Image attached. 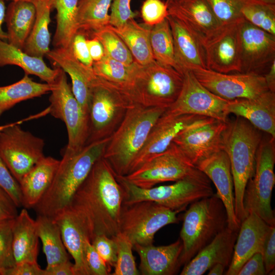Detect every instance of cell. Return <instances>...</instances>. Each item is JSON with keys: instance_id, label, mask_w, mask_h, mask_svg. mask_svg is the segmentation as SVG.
Returning <instances> with one entry per match:
<instances>
[{"instance_id": "obj_9", "label": "cell", "mask_w": 275, "mask_h": 275, "mask_svg": "<svg viewBox=\"0 0 275 275\" xmlns=\"http://www.w3.org/2000/svg\"><path fill=\"white\" fill-rule=\"evenodd\" d=\"M133 104L123 92L96 77L91 87L87 145L111 136Z\"/></svg>"}, {"instance_id": "obj_42", "label": "cell", "mask_w": 275, "mask_h": 275, "mask_svg": "<svg viewBox=\"0 0 275 275\" xmlns=\"http://www.w3.org/2000/svg\"><path fill=\"white\" fill-rule=\"evenodd\" d=\"M91 37L99 40L106 56L126 65H130L134 62L125 43L108 27L93 33Z\"/></svg>"}, {"instance_id": "obj_18", "label": "cell", "mask_w": 275, "mask_h": 275, "mask_svg": "<svg viewBox=\"0 0 275 275\" xmlns=\"http://www.w3.org/2000/svg\"><path fill=\"white\" fill-rule=\"evenodd\" d=\"M227 122L208 118L181 131L173 142L196 167L206 158L223 150Z\"/></svg>"}, {"instance_id": "obj_38", "label": "cell", "mask_w": 275, "mask_h": 275, "mask_svg": "<svg viewBox=\"0 0 275 275\" xmlns=\"http://www.w3.org/2000/svg\"><path fill=\"white\" fill-rule=\"evenodd\" d=\"M113 0H79L77 32L90 35L109 25L108 10Z\"/></svg>"}, {"instance_id": "obj_19", "label": "cell", "mask_w": 275, "mask_h": 275, "mask_svg": "<svg viewBox=\"0 0 275 275\" xmlns=\"http://www.w3.org/2000/svg\"><path fill=\"white\" fill-rule=\"evenodd\" d=\"M240 73L264 75L275 60V36L246 21L239 23Z\"/></svg>"}, {"instance_id": "obj_61", "label": "cell", "mask_w": 275, "mask_h": 275, "mask_svg": "<svg viewBox=\"0 0 275 275\" xmlns=\"http://www.w3.org/2000/svg\"><path fill=\"white\" fill-rule=\"evenodd\" d=\"M258 2H263L270 4H275V0H255Z\"/></svg>"}, {"instance_id": "obj_4", "label": "cell", "mask_w": 275, "mask_h": 275, "mask_svg": "<svg viewBox=\"0 0 275 275\" xmlns=\"http://www.w3.org/2000/svg\"><path fill=\"white\" fill-rule=\"evenodd\" d=\"M262 139L260 130L248 120L237 116L227 122L223 137V150L227 154L233 177L235 211L240 223L245 217L243 198L246 185L253 176L255 158Z\"/></svg>"}, {"instance_id": "obj_20", "label": "cell", "mask_w": 275, "mask_h": 275, "mask_svg": "<svg viewBox=\"0 0 275 275\" xmlns=\"http://www.w3.org/2000/svg\"><path fill=\"white\" fill-rule=\"evenodd\" d=\"M196 167L214 184L217 190L216 194L226 209L227 227L239 231L240 223L235 214L233 180L227 153L220 150L201 161Z\"/></svg>"}, {"instance_id": "obj_58", "label": "cell", "mask_w": 275, "mask_h": 275, "mask_svg": "<svg viewBox=\"0 0 275 275\" xmlns=\"http://www.w3.org/2000/svg\"><path fill=\"white\" fill-rule=\"evenodd\" d=\"M263 76L268 90L275 93V60Z\"/></svg>"}, {"instance_id": "obj_50", "label": "cell", "mask_w": 275, "mask_h": 275, "mask_svg": "<svg viewBox=\"0 0 275 275\" xmlns=\"http://www.w3.org/2000/svg\"><path fill=\"white\" fill-rule=\"evenodd\" d=\"M84 253L90 275L110 274L111 270L95 250L89 239H87L85 242Z\"/></svg>"}, {"instance_id": "obj_46", "label": "cell", "mask_w": 275, "mask_h": 275, "mask_svg": "<svg viewBox=\"0 0 275 275\" xmlns=\"http://www.w3.org/2000/svg\"><path fill=\"white\" fill-rule=\"evenodd\" d=\"M141 12L145 25L151 27L163 21L169 15L168 5L161 0H145Z\"/></svg>"}, {"instance_id": "obj_56", "label": "cell", "mask_w": 275, "mask_h": 275, "mask_svg": "<svg viewBox=\"0 0 275 275\" xmlns=\"http://www.w3.org/2000/svg\"><path fill=\"white\" fill-rule=\"evenodd\" d=\"M87 44L90 55L93 62L101 60L104 56V51L99 40L95 37H91L87 39Z\"/></svg>"}, {"instance_id": "obj_24", "label": "cell", "mask_w": 275, "mask_h": 275, "mask_svg": "<svg viewBox=\"0 0 275 275\" xmlns=\"http://www.w3.org/2000/svg\"><path fill=\"white\" fill-rule=\"evenodd\" d=\"M46 56L69 75L73 94L83 111L89 115L91 87L96 77L92 68L80 62L74 56L71 47L54 48Z\"/></svg>"}, {"instance_id": "obj_14", "label": "cell", "mask_w": 275, "mask_h": 275, "mask_svg": "<svg viewBox=\"0 0 275 275\" xmlns=\"http://www.w3.org/2000/svg\"><path fill=\"white\" fill-rule=\"evenodd\" d=\"M183 79L178 97L166 112L176 115L192 114L224 122L228 121V100L209 91L190 70L183 72Z\"/></svg>"}, {"instance_id": "obj_16", "label": "cell", "mask_w": 275, "mask_h": 275, "mask_svg": "<svg viewBox=\"0 0 275 275\" xmlns=\"http://www.w3.org/2000/svg\"><path fill=\"white\" fill-rule=\"evenodd\" d=\"M190 71L209 91L228 101L253 98L268 91L263 75L246 73H223L206 68H195Z\"/></svg>"}, {"instance_id": "obj_48", "label": "cell", "mask_w": 275, "mask_h": 275, "mask_svg": "<svg viewBox=\"0 0 275 275\" xmlns=\"http://www.w3.org/2000/svg\"><path fill=\"white\" fill-rule=\"evenodd\" d=\"M0 187L10 196L18 207L22 206V196L19 184L1 156Z\"/></svg>"}, {"instance_id": "obj_52", "label": "cell", "mask_w": 275, "mask_h": 275, "mask_svg": "<svg viewBox=\"0 0 275 275\" xmlns=\"http://www.w3.org/2000/svg\"><path fill=\"white\" fill-rule=\"evenodd\" d=\"M262 254L266 274L274 270L275 225L270 226L263 244Z\"/></svg>"}, {"instance_id": "obj_29", "label": "cell", "mask_w": 275, "mask_h": 275, "mask_svg": "<svg viewBox=\"0 0 275 275\" xmlns=\"http://www.w3.org/2000/svg\"><path fill=\"white\" fill-rule=\"evenodd\" d=\"M169 15L188 24L204 37L221 24L205 0H183L178 3L168 0Z\"/></svg>"}, {"instance_id": "obj_39", "label": "cell", "mask_w": 275, "mask_h": 275, "mask_svg": "<svg viewBox=\"0 0 275 275\" xmlns=\"http://www.w3.org/2000/svg\"><path fill=\"white\" fill-rule=\"evenodd\" d=\"M139 64L134 62L125 65L104 54L103 58L94 62L92 69L102 81L125 92L129 87Z\"/></svg>"}, {"instance_id": "obj_12", "label": "cell", "mask_w": 275, "mask_h": 275, "mask_svg": "<svg viewBox=\"0 0 275 275\" xmlns=\"http://www.w3.org/2000/svg\"><path fill=\"white\" fill-rule=\"evenodd\" d=\"M42 113L22 121L10 123L0 132V156L19 183L23 176L44 157V140L22 129L19 124L24 121L41 117Z\"/></svg>"}, {"instance_id": "obj_51", "label": "cell", "mask_w": 275, "mask_h": 275, "mask_svg": "<svg viewBox=\"0 0 275 275\" xmlns=\"http://www.w3.org/2000/svg\"><path fill=\"white\" fill-rule=\"evenodd\" d=\"M70 47L74 56L80 62L92 68L94 62L90 55L87 38L84 33L77 32L73 38Z\"/></svg>"}, {"instance_id": "obj_43", "label": "cell", "mask_w": 275, "mask_h": 275, "mask_svg": "<svg viewBox=\"0 0 275 275\" xmlns=\"http://www.w3.org/2000/svg\"><path fill=\"white\" fill-rule=\"evenodd\" d=\"M117 244V258L113 275H139L140 272L132 254L133 244L123 234L115 236Z\"/></svg>"}, {"instance_id": "obj_32", "label": "cell", "mask_w": 275, "mask_h": 275, "mask_svg": "<svg viewBox=\"0 0 275 275\" xmlns=\"http://www.w3.org/2000/svg\"><path fill=\"white\" fill-rule=\"evenodd\" d=\"M36 17V8L32 2L12 1L6 13L7 42L23 49Z\"/></svg>"}, {"instance_id": "obj_3", "label": "cell", "mask_w": 275, "mask_h": 275, "mask_svg": "<svg viewBox=\"0 0 275 275\" xmlns=\"http://www.w3.org/2000/svg\"><path fill=\"white\" fill-rule=\"evenodd\" d=\"M167 108L133 104L111 136L103 157L116 176L127 175L149 131Z\"/></svg>"}, {"instance_id": "obj_45", "label": "cell", "mask_w": 275, "mask_h": 275, "mask_svg": "<svg viewBox=\"0 0 275 275\" xmlns=\"http://www.w3.org/2000/svg\"><path fill=\"white\" fill-rule=\"evenodd\" d=\"M14 220L0 224V275H6L16 265L12 250Z\"/></svg>"}, {"instance_id": "obj_62", "label": "cell", "mask_w": 275, "mask_h": 275, "mask_svg": "<svg viewBox=\"0 0 275 275\" xmlns=\"http://www.w3.org/2000/svg\"><path fill=\"white\" fill-rule=\"evenodd\" d=\"M9 125V124H6V125H1L0 126V132L3 130H4L5 128H6L7 126H8Z\"/></svg>"}, {"instance_id": "obj_28", "label": "cell", "mask_w": 275, "mask_h": 275, "mask_svg": "<svg viewBox=\"0 0 275 275\" xmlns=\"http://www.w3.org/2000/svg\"><path fill=\"white\" fill-rule=\"evenodd\" d=\"M60 160L51 156L43 157L27 172L19 182L22 206L34 208L50 186Z\"/></svg>"}, {"instance_id": "obj_22", "label": "cell", "mask_w": 275, "mask_h": 275, "mask_svg": "<svg viewBox=\"0 0 275 275\" xmlns=\"http://www.w3.org/2000/svg\"><path fill=\"white\" fill-rule=\"evenodd\" d=\"M270 225L258 215L251 213L241 222L231 263L226 275H237L244 263L254 254L262 252Z\"/></svg>"}, {"instance_id": "obj_1", "label": "cell", "mask_w": 275, "mask_h": 275, "mask_svg": "<svg viewBox=\"0 0 275 275\" xmlns=\"http://www.w3.org/2000/svg\"><path fill=\"white\" fill-rule=\"evenodd\" d=\"M123 199V189L102 157L93 165L68 206L84 223L91 242L99 235L113 237L118 234Z\"/></svg>"}, {"instance_id": "obj_35", "label": "cell", "mask_w": 275, "mask_h": 275, "mask_svg": "<svg viewBox=\"0 0 275 275\" xmlns=\"http://www.w3.org/2000/svg\"><path fill=\"white\" fill-rule=\"evenodd\" d=\"M35 221L38 235L42 243L46 259V268L69 261L57 223L50 217L40 215H38Z\"/></svg>"}, {"instance_id": "obj_54", "label": "cell", "mask_w": 275, "mask_h": 275, "mask_svg": "<svg viewBox=\"0 0 275 275\" xmlns=\"http://www.w3.org/2000/svg\"><path fill=\"white\" fill-rule=\"evenodd\" d=\"M266 274L263 256L257 253L251 257L242 266L237 275Z\"/></svg>"}, {"instance_id": "obj_6", "label": "cell", "mask_w": 275, "mask_h": 275, "mask_svg": "<svg viewBox=\"0 0 275 275\" xmlns=\"http://www.w3.org/2000/svg\"><path fill=\"white\" fill-rule=\"evenodd\" d=\"M116 178L124 190L123 204L152 201L180 212L193 202L214 194L210 180L198 169L173 184L147 188L138 187L119 176Z\"/></svg>"}, {"instance_id": "obj_25", "label": "cell", "mask_w": 275, "mask_h": 275, "mask_svg": "<svg viewBox=\"0 0 275 275\" xmlns=\"http://www.w3.org/2000/svg\"><path fill=\"white\" fill-rule=\"evenodd\" d=\"M227 110L248 120L260 131L275 139V93L267 91L253 98L229 101Z\"/></svg>"}, {"instance_id": "obj_21", "label": "cell", "mask_w": 275, "mask_h": 275, "mask_svg": "<svg viewBox=\"0 0 275 275\" xmlns=\"http://www.w3.org/2000/svg\"><path fill=\"white\" fill-rule=\"evenodd\" d=\"M173 36L175 59L178 71L206 68L202 37L188 24L169 15L167 17Z\"/></svg>"}, {"instance_id": "obj_44", "label": "cell", "mask_w": 275, "mask_h": 275, "mask_svg": "<svg viewBox=\"0 0 275 275\" xmlns=\"http://www.w3.org/2000/svg\"><path fill=\"white\" fill-rule=\"evenodd\" d=\"M221 24L242 19L241 9L252 0H205Z\"/></svg>"}, {"instance_id": "obj_8", "label": "cell", "mask_w": 275, "mask_h": 275, "mask_svg": "<svg viewBox=\"0 0 275 275\" xmlns=\"http://www.w3.org/2000/svg\"><path fill=\"white\" fill-rule=\"evenodd\" d=\"M262 139L258 148L253 176L248 181L243 198L246 216L254 213L270 226L275 225L274 211L271 206L275 184V139Z\"/></svg>"}, {"instance_id": "obj_5", "label": "cell", "mask_w": 275, "mask_h": 275, "mask_svg": "<svg viewBox=\"0 0 275 275\" xmlns=\"http://www.w3.org/2000/svg\"><path fill=\"white\" fill-rule=\"evenodd\" d=\"M227 227L226 209L216 194L191 203L183 214L180 232L181 266L187 263Z\"/></svg>"}, {"instance_id": "obj_10", "label": "cell", "mask_w": 275, "mask_h": 275, "mask_svg": "<svg viewBox=\"0 0 275 275\" xmlns=\"http://www.w3.org/2000/svg\"><path fill=\"white\" fill-rule=\"evenodd\" d=\"M179 212L152 201L123 204L119 232L125 235L133 245L152 244L158 230L166 225L178 223Z\"/></svg>"}, {"instance_id": "obj_59", "label": "cell", "mask_w": 275, "mask_h": 275, "mask_svg": "<svg viewBox=\"0 0 275 275\" xmlns=\"http://www.w3.org/2000/svg\"><path fill=\"white\" fill-rule=\"evenodd\" d=\"M6 8L4 1L0 0V40L7 41V32L3 29V24L5 21Z\"/></svg>"}, {"instance_id": "obj_60", "label": "cell", "mask_w": 275, "mask_h": 275, "mask_svg": "<svg viewBox=\"0 0 275 275\" xmlns=\"http://www.w3.org/2000/svg\"><path fill=\"white\" fill-rule=\"evenodd\" d=\"M226 267L221 263H216L209 270L208 275H222L224 273Z\"/></svg>"}, {"instance_id": "obj_37", "label": "cell", "mask_w": 275, "mask_h": 275, "mask_svg": "<svg viewBox=\"0 0 275 275\" xmlns=\"http://www.w3.org/2000/svg\"><path fill=\"white\" fill-rule=\"evenodd\" d=\"M52 85L34 81L29 75L12 84L0 87V116L16 104L50 92Z\"/></svg>"}, {"instance_id": "obj_15", "label": "cell", "mask_w": 275, "mask_h": 275, "mask_svg": "<svg viewBox=\"0 0 275 275\" xmlns=\"http://www.w3.org/2000/svg\"><path fill=\"white\" fill-rule=\"evenodd\" d=\"M241 20L221 24L202 37L206 69L223 73H240L239 23Z\"/></svg>"}, {"instance_id": "obj_41", "label": "cell", "mask_w": 275, "mask_h": 275, "mask_svg": "<svg viewBox=\"0 0 275 275\" xmlns=\"http://www.w3.org/2000/svg\"><path fill=\"white\" fill-rule=\"evenodd\" d=\"M241 14L254 26L275 36V4L252 0L243 7Z\"/></svg>"}, {"instance_id": "obj_7", "label": "cell", "mask_w": 275, "mask_h": 275, "mask_svg": "<svg viewBox=\"0 0 275 275\" xmlns=\"http://www.w3.org/2000/svg\"><path fill=\"white\" fill-rule=\"evenodd\" d=\"M183 80V74L175 68L155 61L145 66L139 64L124 93L133 104L168 108L178 97Z\"/></svg>"}, {"instance_id": "obj_17", "label": "cell", "mask_w": 275, "mask_h": 275, "mask_svg": "<svg viewBox=\"0 0 275 275\" xmlns=\"http://www.w3.org/2000/svg\"><path fill=\"white\" fill-rule=\"evenodd\" d=\"M207 118L192 114L173 115L165 111L152 127L131 165L129 173L165 151L181 131Z\"/></svg>"}, {"instance_id": "obj_63", "label": "cell", "mask_w": 275, "mask_h": 275, "mask_svg": "<svg viewBox=\"0 0 275 275\" xmlns=\"http://www.w3.org/2000/svg\"><path fill=\"white\" fill-rule=\"evenodd\" d=\"M168 1L173 3H178L183 0H168Z\"/></svg>"}, {"instance_id": "obj_40", "label": "cell", "mask_w": 275, "mask_h": 275, "mask_svg": "<svg viewBox=\"0 0 275 275\" xmlns=\"http://www.w3.org/2000/svg\"><path fill=\"white\" fill-rule=\"evenodd\" d=\"M150 42L154 60L161 65L172 67L178 71L173 36L167 18L151 27Z\"/></svg>"}, {"instance_id": "obj_47", "label": "cell", "mask_w": 275, "mask_h": 275, "mask_svg": "<svg viewBox=\"0 0 275 275\" xmlns=\"http://www.w3.org/2000/svg\"><path fill=\"white\" fill-rule=\"evenodd\" d=\"M91 243L111 270L114 267L117 258V244L115 236L109 237L105 235L96 236Z\"/></svg>"}, {"instance_id": "obj_11", "label": "cell", "mask_w": 275, "mask_h": 275, "mask_svg": "<svg viewBox=\"0 0 275 275\" xmlns=\"http://www.w3.org/2000/svg\"><path fill=\"white\" fill-rule=\"evenodd\" d=\"M49 98V113L65 124L68 144L65 151L76 152L87 145L89 133V117L81 108L67 81L65 72L59 71Z\"/></svg>"}, {"instance_id": "obj_2", "label": "cell", "mask_w": 275, "mask_h": 275, "mask_svg": "<svg viewBox=\"0 0 275 275\" xmlns=\"http://www.w3.org/2000/svg\"><path fill=\"white\" fill-rule=\"evenodd\" d=\"M111 136L86 145L80 151H65L54 178L34 207L37 215L53 219L70 203L95 163L103 157Z\"/></svg>"}, {"instance_id": "obj_33", "label": "cell", "mask_w": 275, "mask_h": 275, "mask_svg": "<svg viewBox=\"0 0 275 275\" xmlns=\"http://www.w3.org/2000/svg\"><path fill=\"white\" fill-rule=\"evenodd\" d=\"M107 27L123 41L137 63L145 66L155 61L150 42L151 29L139 24L134 18L120 27Z\"/></svg>"}, {"instance_id": "obj_27", "label": "cell", "mask_w": 275, "mask_h": 275, "mask_svg": "<svg viewBox=\"0 0 275 275\" xmlns=\"http://www.w3.org/2000/svg\"><path fill=\"white\" fill-rule=\"evenodd\" d=\"M140 258V274L173 275L181 266L180 257L182 250L180 239L167 245H133Z\"/></svg>"}, {"instance_id": "obj_53", "label": "cell", "mask_w": 275, "mask_h": 275, "mask_svg": "<svg viewBox=\"0 0 275 275\" xmlns=\"http://www.w3.org/2000/svg\"><path fill=\"white\" fill-rule=\"evenodd\" d=\"M18 208L10 196L0 187V224L14 219Z\"/></svg>"}, {"instance_id": "obj_26", "label": "cell", "mask_w": 275, "mask_h": 275, "mask_svg": "<svg viewBox=\"0 0 275 275\" xmlns=\"http://www.w3.org/2000/svg\"><path fill=\"white\" fill-rule=\"evenodd\" d=\"M52 219L59 226L64 244L74 260V275H90L85 258L84 246L85 240L90 239L84 223L69 206Z\"/></svg>"}, {"instance_id": "obj_34", "label": "cell", "mask_w": 275, "mask_h": 275, "mask_svg": "<svg viewBox=\"0 0 275 275\" xmlns=\"http://www.w3.org/2000/svg\"><path fill=\"white\" fill-rule=\"evenodd\" d=\"M36 17L23 50L34 57L43 58L50 50V22L51 6L49 0H34Z\"/></svg>"}, {"instance_id": "obj_49", "label": "cell", "mask_w": 275, "mask_h": 275, "mask_svg": "<svg viewBox=\"0 0 275 275\" xmlns=\"http://www.w3.org/2000/svg\"><path fill=\"white\" fill-rule=\"evenodd\" d=\"M131 0H113L109 14V25L118 28L129 19L134 18L136 13L131 9Z\"/></svg>"}, {"instance_id": "obj_55", "label": "cell", "mask_w": 275, "mask_h": 275, "mask_svg": "<svg viewBox=\"0 0 275 275\" xmlns=\"http://www.w3.org/2000/svg\"><path fill=\"white\" fill-rule=\"evenodd\" d=\"M6 275H46L37 262H23L16 264L6 272Z\"/></svg>"}, {"instance_id": "obj_23", "label": "cell", "mask_w": 275, "mask_h": 275, "mask_svg": "<svg viewBox=\"0 0 275 275\" xmlns=\"http://www.w3.org/2000/svg\"><path fill=\"white\" fill-rule=\"evenodd\" d=\"M238 231L226 227L184 265L180 274L202 275L216 263L228 267Z\"/></svg>"}, {"instance_id": "obj_36", "label": "cell", "mask_w": 275, "mask_h": 275, "mask_svg": "<svg viewBox=\"0 0 275 275\" xmlns=\"http://www.w3.org/2000/svg\"><path fill=\"white\" fill-rule=\"evenodd\" d=\"M57 11V26L53 38L54 48H70L77 32V14L79 0H49Z\"/></svg>"}, {"instance_id": "obj_31", "label": "cell", "mask_w": 275, "mask_h": 275, "mask_svg": "<svg viewBox=\"0 0 275 275\" xmlns=\"http://www.w3.org/2000/svg\"><path fill=\"white\" fill-rule=\"evenodd\" d=\"M7 65L18 66L25 74L37 76L50 85L55 81L59 71V67H49L43 58L31 56L23 49L0 40V67Z\"/></svg>"}, {"instance_id": "obj_30", "label": "cell", "mask_w": 275, "mask_h": 275, "mask_svg": "<svg viewBox=\"0 0 275 275\" xmlns=\"http://www.w3.org/2000/svg\"><path fill=\"white\" fill-rule=\"evenodd\" d=\"M38 244L36 221L24 208L14 219L12 227V250L16 264L37 262Z\"/></svg>"}, {"instance_id": "obj_57", "label": "cell", "mask_w": 275, "mask_h": 275, "mask_svg": "<svg viewBox=\"0 0 275 275\" xmlns=\"http://www.w3.org/2000/svg\"><path fill=\"white\" fill-rule=\"evenodd\" d=\"M46 275H74L73 264L68 261L49 268H45Z\"/></svg>"}, {"instance_id": "obj_64", "label": "cell", "mask_w": 275, "mask_h": 275, "mask_svg": "<svg viewBox=\"0 0 275 275\" xmlns=\"http://www.w3.org/2000/svg\"><path fill=\"white\" fill-rule=\"evenodd\" d=\"M2 1H5V0H2ZM12 1H28V2H33L34 1V0H11Z\"/></svg>"}, {"instance_id": "obj_13", "label": "cell", "mask_w": 275, "mask_h": 275, "mask_svg": "<svg viewBox=\"0 0 275 275\" xmlns=\"http://www.w3.org/2000/svg\"><path fill=\"white\" fill-rule=\"evenodd\" d=\"M197 170L198 168L172 142L162 153L151 159L136 170L119 177L138 187L147 188L158 183L183 179Z\"/></svg>"}]
</instances>
